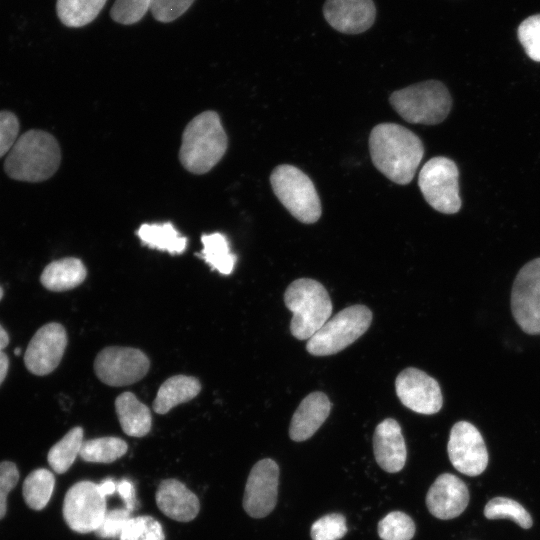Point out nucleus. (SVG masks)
I'll list each match as a JSON object with an SVG mask.
<instances>
[{
	"instance_id": "obj_1",
	"label": "nucleus",
	"mask_w": 540,
	"mask_h": 540,
	"mask_svg": "<svg viewBox=\"0 0 540 540\" xmlns=\"http://www.w3.org/2000/svg\"><path fill=\"white\" fill-rule=\"evenodd\" d=\"M374 166L389 180L405 185L411 182L424 155L421 139L396 123L376 125L369 136Z\"/></svg>"
},
{
	"instance_id": "obj_2",
	"label": "nucleus",
	"mask_w": 540,
	"mask_h": 540,
	"mask_svg": "<svg viewBox=\"0 0 540 540\" xmlns=\"http://www.w3.org/2000/svg\"><path fill=\"white\" fill-rule=\"evenodd\" d=\"M60 160V147L54 136L42 130H29L18 137L7 154L4 169L14 180L41 182L54 175Z\"/></svg>"
},
{
	"instance_id": "obj_3",
	"label": "nucleus",
	"mask_w": 540,
	"mask_h": 540,
	"mask_svg": "<svg viewBox=\"0 0 540 540\" xmlns=\"http://www.w3.org/2000/svg\"><path fill=\"white\" fill-rule=\"evenodd\" d=\"M227 145V135L219 115L214 111H205L185 127L179 159L189 172L204 174L222 159Z\"/></svg>"
},
{
	"instance_id": "obj_4",
	"label": "nucleus",
	"mask_w": 540,
	"mask_h": 540,
	"mask_svg": "<svg viewBox=\"0 0 540 540\" xmlns=\"http://www.w3.org/2000/svg\"><path fill=\"white\" fill-rule=\"evenodd\" d=\"M284 303L292 312L291 334L299 340L310 339L330 318L332 302L325 287L310 278L293 281L286 289Z\"/></svg>"
},
{
	"instance_id": "obj_5",
	"label": "nucleus",
	"mask_w": 540,
	"mask_h": 540,
	"mask_svg": "<svg viewBox=\"0 0 540 540\" xmlns=\"http://www.w3.org/2000/svg\"><path fill=\"white\" fill-rule=\"evenodd\" d=\"M389 102L407 122L426 125L441 123L452 105L447 87L437 80L419 82L394 91Z\"/></svg>"
},
{
	"instance_id": "obj_6",
	"label": "nucleus",
	"mask_w": 540,
	"mask_h": 540,
	"mask_svg": "<svg viewBox=\"0 0 540 540\" xmlns=\"http://www.w3.org/2000/svg\"><path fill=\"white\" fill-rule=\"evenodd\" d=\"M274 194L298 221L312 224L318 221L322 208L312 180L295 166L282 164L270 176Z\"/></svg>"
},
{
	"instance_id": "obj_7",
	"label": "nucleus",
	"mask_w": 540,
	"mask_h": 540,
	"mask_svg": "<svg viewBox=\"0 0 540 540\" xmlns=\"http://www.w3.org/2000/svg\"><path fill=\"white\" fill-rule=\"evenodd\" d=\"M372 312L364 305H352L326 323L307 341L306 350L314 356L336 354L355 342L369 328Z\"/></svg>"
},
{
	"instance_id": "obj_8",
	"label": "nucleus",
	"mask_w": 540,
	"mask_h": 540,
	"mask_svg": "<svg viewBox=\"0 0 540 540\" xmlns=\"http://www.w3.org/2000/svg\"><path fill=\"white\" fill-rule=\"evenodd\" d=\"M459 171L451 159L431 158L420 170L418 185L426 202L444 214H454L461 208Z\"/></svg>"
},
{
	"instance_id": "obj_9",
	"label": "nucleus",
	"mask_w": 540,
	"mask_h": 540,
	"mask_svg": "<svg viewBox=\"0 0 540 540\" xmlns=\"http://www.w3.org/2000/svg\"><path fill=\"white\" fill-rule=\"evenodd\" d=\"M63 517L75 532H95L107 512L106 498L98 484L92 481L75 483L67 491L63 502Z\"/></svg>"
},
{
	"instance_id": "obj_10",
	"label": "nucleus",
	"mask_w": 540,
	"mask_h": 540,
	"mask_svg": "<svg viewBox=\"0 0 540 540\" xmlns=\"http://www.w3.org/2000/svg\"><path fill=\"white\" fill-rule=\"evenodd\" d=\"M511 310L525 333L540 335V258L526 263L516 275L511 291Z\"/></svg>"
},
{
	"instance_id": "obj_11",
	"label": "nucleus",
	"mask_w": 540,
	"mask_h": 540,
	"mask_svg": "<svg viewBox=\"0 0 540 540\" xmlns=\"http://www.w3.org/2000/svg\"><path fill=\"white\" fill-rule=\"evenodd\" d=\"M146 354L131 347L111 346L98 353L94 361L97 377L109 386H126L141 380L148 372Z\"/></svg>"
},
{
	"instance_id": "obj_12",
	"label": "nucleus",
	"mask_w": 540,
	"mask_h": 540,
	"mask_svg": "<svg viewBox=\"0 0 540 540\" xmlns=\"http://www.w3.org/2000/svg\"><path fill=\"white\" fill-rule=\"evenodd\" d=\"M447 451L451 464L465 475L477 476L488 465V452L482 435L467 421H459L453 425Z\"/></svg>"
},
{
	"instance_id": "obj_13",
	"label": "nucleus",
	"mask_w": 540,
	"mask_h": 540,
	"mask_svg": "<svg viewBox=\"0 0 540 540\" xmlns=\"http://www.w3.org/2000/svg\"><path fill=\"white\" fill-rule=\"evenodd\" d=\"M396 394L401 403L410 410L431 415L443 404L438 382L424 371L409 367L402 370L395 380Z\"/></svg>"
},
{
	"instance_id": "obj_14",
	"label": "nucleus",
	"mask_w": 540,
	"mask_h": 540,
	"mask_svg": "<svg viewBox=\"0 0 540 540\" xmlns=\"http://www.w3.org/2000/svg\"><path fill=\"white\" fill-rule=\"evenodd\" d=\"M279 467L269 458L258 461L251 469L243 496V508L253 518L270 514L277 502Z\"/></svg>"
},
{
	"instance_id": "obj_15",
	"label": "nucleus",
	"mask_w": 540,
	"mask_h": 540,
	"mask_svg": "<svg viewBox=\"0 0 540 540\" xmlns=\"http://www.w3.org/2000/svg\"><path fill=\"white\" fill-rule=\"evenodd\" d=\"M67 346L65 328L55 322L39 328L25 351V366L32 374L44 376L59 365Z\"/></svg>"
},
{
	"instance_id": "obj_16",
	"label": "nucleus",
	"mask_w": 540,
	"mask_h": 540,
	"mask_svg": "<svg viewBox=\"0 0 540 540\" xmlns=\"http://www.w3.org/2000/svg\"><path fill=\"white\" fill-rule=\"evenodd\" d=\"M468 503L469 491L466 484L450 473L439 475L426 495L429 512L442 520L456 518L463 513Z\"/></svg>"
},
{
	"instance_id": "obj_17",
	"label": "nucleus",
	"mask_w": 540,
	"mask_h": 540,
	"mask_svg": "<svg viewBox=\"0 0 540 540\" xmlns=\"http://www.w3.org/2000/svg\"><path fill=\"white\" fill-rule=\"evenodd\" d=\"M323 15L333 29L344 34H360L373 25L376 7L372 0H326Z\"/></svg>"
},
{
	"instance_id": "obj_18",
	"label": "nucleus",
	"mask_w": 540,
	"mask_h": 540,
	"mask_svg": "<svg viewBox=\"0 0 540 540\" xmlns=\"http://www.w3.org/2000/svg\"><path fill=\"white\" fill-rule=\"evenodd\" d=\"M377 464L388 473L399 472L405 465L407 452L399 423L387 418L379 423L373 435Z\"/></svg>"
},
{
	"instance_id": "obj_19",
	"label": "nucleus",
	"mask_w": 540,
	"mask_h": 540,
	"mask_svg": "<svg viewBox=\"0 0 540 540\" xmlns=\"http://www.w3.org/2000/svg\"><path fill=\"white\" fill-rule=\"evenodd\" d=\"M155 499L163 514L180 522L193 520L200 510L198 497L176 479L161 481Z\"/></svg>"
},
{
	"instance_id": "obj_20",
	"label": "nucleus",
	"mask_w": 540,
	"mask_h": 540,
	"mask_svg": "<svg viewBox=\"0 0 540 540\" xmlns=\"http://www.w3.org/2000/svg\"><path fill=\"white\" fill-rule=\"evenodd\" d=\"M331 403L322 392L307 395L294 412L289 436L293 441L301 442L309 439L320 428L330 414Z\"/></svg>"
},
{
	"instance_id": "obj_21",
	"label": "nucleus",
	"mask_w": 540,
	"mask_h": 540,
	"mask_svg": "<svg viewBox=\"0 0 540 540\" xmlns=\"http://www.w3.org/2000/svg\"><path fill=\"white\" fill-rule=\"evenodd\" d=\"M86 275V267L80 259L67 257L48 264L40 276V281L47 290L62 292L79 286Z\"/></svg>"
},
{
	"instance_id": "obj_22",
	"label": "nucleus",
	"mask_w": 540,
	"mask_h": 540,
	"mask_svg": "<svg viewBox=\"0 0 540 540\" xmlns=\"http://www.w3.org/2000/svg\"><path fill=\"white\" fill-rule=\"evenodd\" d=\"M115 409L125 434L143 437L149 433L152 425L151 412L132 392L121 393L115 400Z\"/></svg>"
},
{
	"instance_id": "obj_23",
	"label": "nucleus",
	"mask_w": 540,
	"mask_h": 540,
	"mask_svg": "<svg viewBox=\"0 0 540 540\" xmlns=\"http://www.w3.org/2000/svg\"><path fill=\"white\" fill-rule=\"evenodd\" d=\"M201 390L199 380L192 376L175 375L162 383L153 401V410L166 414L175 406L195 398Z\"/></svg>"
},
{
	"instance_id": "obj_24",
	"label": "nucleus",
	"mask_w": 540,
	"mask_h": 540,
	"mask_svg": "<svg viewBox=\"0 0 540 540\" xmlns=\"http://www.w3.org/2000/svg\"><path fill=\"white\" fill-rule=\"evenodd\" d=\"M136 234L149 248L167 251L172 255L182 254L187 247V238L171 222L142 224Z\"/></svg>"
},
{
	"instance_id": "obj_25",
	"label": "nucleus",
	"mask_w": 540,
	"mask_h": 540,
	"mask_svg": "<svg viewBox=\"0 0 540 540\" xmlns=\"http://www.w3.org/2000/svg\"><path fill=\"white\" fill-rule=\"evenodd\" d=\"M203 249L198 253L212 270L223 275H229L236 263V255L230 251V245L225 235L219 232L204 234L201 237Z\"/></svg>"
},
{
	"instance_id": "obj_26",
	"label": "nucleus",
	"mask_w": 540,
	"mask_h": 540,
	"mask_svg": "<svg viewBox=\"0 0 540 540\" xmlns=\"http://www.w3.org/2000/svg\"><path fill=\"white\" fill-rule=\"evenodd\" d=\"M107 0H57L56 11L67 27L79 28L91 23Z\"/></svg>"
},
{
	"instance_id": "obj_27",
	"label": "nucleus",
	"mask_w": 540,
	"mask_h": 540,
	"mask_svg": "<svg viewBox=\"0 0 540 540\" xmlns=\"http://www.w3.org/2000/svg\"><path fill=\"white\" fill-rule=\"evenodd\" d=\"M83 429L74 427L51 447L48 452V463L58 474L65 473L74 463L83 445Z\"/></svg>"
},
{
	"instance_id": "obj_28",
	"label": "nucleus",
	"mask_w": 540,
	"mask_h": 540,
	"mask_svg": "<svg viewBox=\"0 0 540 540\" xmlns=\"http://www.w3.org/2000/svg\"><path fill=\"white\" fill-rule=\"evenodd\" d=\"M54 485L55 478L51 471L44 468L32 471L22 487L26 504L34 510L45 508L52 496Z\"/></svg>"
},
{
	"instance_id": "obj_29",
	"label": "nucleus",
	"mask_w": 540,
	"mask_h": 540,
	"mask_svg": "<svg viewBox=\"0 0 540 540\" xmlns=\"http://www.w3.org/2000/svg\"><path fill=\"white\" fill-rule=\"evenodd\" d=\"M128 449L127 443L118 437H101L83 442L80 457L92 463H111L122 457Z\"/></svg>"
},
{
	"instance_id": "obj_30",
	"label": "nucleus",
	"mask_w": 540,
	"mask_h": 540,
	"mask_svg": "<svg viewBox=\"0 0 540 540\" xmlns=\"http://www.w3.org/2000/svg\"><path fill=\"white\" fill-rule=\"evenodd\" d=\"M484 515L487 519H511L524 529L533 524L528 511L517 501L506 497L491 499L484 508Z\"/></svg>"
},
{
	"instance_id": "obj_31",
	"label": "nucleus",
	"mask_w": 540,
	"mask_h": 540,
	"mask_svg": "<svg viewBox=\"0 0 540 540\" xmlns=\"http://www.w3.org/2000/svg\"><path fill=\"white\" fill-rule=\"evenodd\" d=\"M415 529L412 518L401 511L390 512L378 523V535L382 540H411Z\"/></svg>"
},
{
	"instance_id": "obj_32",
	"label": "nucleus",
	"mask_w": 540,
	"mask_h": 540,
	"mask_svg": "<svg viewBox=\"0 0 540 540\" xmlns=\"http://www.w3.org/2000/svg\"><path fill=\"white\" fill-rule=\"evenodd\" d=\"M120 540H165L161 524L152 516L132 517L120 535Z\"/></svg>"
},
{
	"instance_id": "obj_33",
	"label": "nucleus",
	"mask_w": 540,
	"mask_h": 540,
	"mask_svg": "<svg viewBox=\"0 0 540 540\" xmlns=\"http://www.w3.org/2000/svg\"><path fill=\"white\" fill-rule=\"evenodd\" d=\"M152 0H115L111 10V18L123 25L139 22L150 10Z\"/></svg>"
},
{
	"instance_id": "obj_34",
	"label": "nucleus",
	"mask_w": 540,
	"mask_h": 540,
	"mask_svg": "<svg viewBox=\"0 0 540 540\" xmlns=\"http://www.w3.org/2000/svg\"><path fill=\"white\" fill-rule=\"evenodd\" d=\"M346 533V519L339 513L322 516L313 523L310 530L312 540H339Z\"/></svg>"
},
{
	"instance_id": "obj_35",
	"label": "nucleus",
	"mask_w": 540,
	"mask_h": 540,
	"mask_svg": "<svg viewBox=\"0 0 540 540\" xmlns=\"http://www.w3.org/2000/svg\"><path fill=\"white\" fill-rule=\"evenodd\" d=\"M517 35L526 54L540 62V14L524 19L518 27Z\"/></svg>"
},
{
	"instance_id": "obj_36",
	"label": "nucleus",
	"mask_w": 540,
	"mask_h": 540,
	"mask_svg": "<svg viewBox=\"0 0 540 540\" xmlns=\"http://www.w3.org/2000/svg\"><path fill=\"white\" fill-rule=\"evenodd\" d=\"M131 518V512L125 507L107 510L101 525L94 533L102 539L120 538Z\"/></svg>"
},
{
	"instance_id": "obj_37",
	"label": "nucleus",
	"mask_w": 540,
	"mask_h": 540,
	"mask_svg": "<svg viewBox=\"0 0 540 540\" xmlns=\"http://www.w3.org/2000/svg\"><path fill=\"white\" fill-rule=\"evenodd\" d=\"M195 0H152L150 11L162 23H169L183 15Z\"/></svg>"
},
{
	"instance_id": "obj_38",
	"label": "nucleus",
	"mask_w": 540,
	"mask_h": 540,
	"mask_svg": "<svg viewBox=\"0 0 540 540\" xmlns=\"http://www.w3.org/2000/svg\"><path fill=\"white\" fill-rule=\"evenodd\" d=\"M19 122L10 111H0V158L8 154L18 139Z\"/></svg>"
},
{
	"instance_id": "obj_39",
	"label": "nucleus",
	"mask_w": 540,
	"mask_h": 540,
	"mask_svg": "<svg viewBox=\"0 0 540 540\" xmlns=\"http://www.w3.org/2000/svg\"><path fill=\"white\" fill-rule=\"evenodd\" d=\"M18 479L19 472L13 462H0V519L6 514L7 496L16 486Z\"/></svg>"
},
{
	"instance_id": "obj_40",
	"label": "nucleus",
	"mask_w": 540,
	"mask_h": 540,
	"mask_svg": "<svg viewBox=\"0 0 540 540\" xmlns=\"http://www.w3.org/2000/svg\"><path fill=\"white\" fill-rule=\"evenodd\" d=\"M116 493L123 500L125 508L132 513L137 505L133 483L128 479L117 481Z\"/></svg>"
},
{
	"instance_id": "obj_41",
	"label": "nucleus",
	"mask_w": 540,
	"mask_h": 540,
	"mask_svg": "<svg viewBox=\"0 0 540 540\" xmlns=\"http://www.w3.org/2000/svg\"><path fill=\"white\" fill-rule=\"evenodd\" d=\"M99 489L101 494L106 498L107 496L113 495L116 493L117 481L106 478L102 480L99 484Z\"/></svg>"
},
{
	"instance_id": "obj_42",
	"label": "nucleus",
	"mask_w": 540,
	"mask_h": 540,
	"mask_svg": "<svg viewBox=\"0 0 540 540\" xmlns=\"http://www.w3.org/2000/svg\"><path fill=\"white\" fill-rule=\"evenodd\" d=\"M9 367V359L7 355L0 350V385L6 377Z\"/></svg>"
},
{
	"instance_id": "obj_43",
	"label": "nucleus",
	"mask_w": 540,
	"mask_h": 540,
	"mask_svg": "<svg viewBox=\"0 0 540 540\" xmlns=\"http://www.w3.org/2000/svg\"><path fill=\"white\" fill-rule=\"evenodd\" d=\"M9 343V336L5 329L0 325V350L3 351V349L8 345Z\"/></svg>"
},
{
	"instance_id": "obj_44",
	"label": "nucleus",
	"mask_w": 540,
	"mask_h": 540,
	"mask_svg": "<svg viewBox=\"0 0 540 540\" xmlns=\"http://www.w3.org/2000/svg\"><path fill=\"white\" fill-rule=\"evenodd\" d=\"M14 353H15V355H19L21 353V349L18 348V347L15 348Z\"/></svg>"
},
{
	"instance_id": "obj_45",
	"label": "nucleus",
	"mask_w": 540,
	"mask_h": 540,
	"mask_svg": "<svg viewBox=\"0 0 540 540\" xmlns=\"http://www.w3.org/2000/svg\"><path fill=\"white\" fill-rule=\"evenodd\" d=\"M3 294H4L3 289H2V287L0 286V300H1L2 297H3Z\"/></svg>"
}]
</instances>
